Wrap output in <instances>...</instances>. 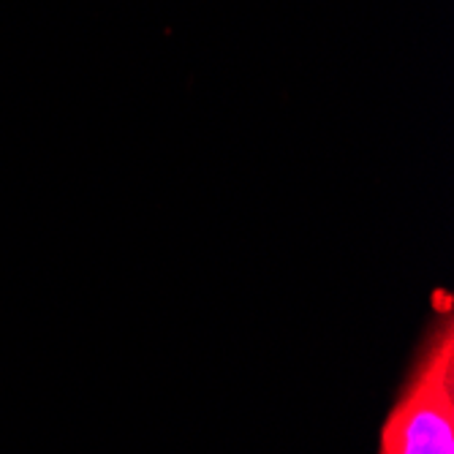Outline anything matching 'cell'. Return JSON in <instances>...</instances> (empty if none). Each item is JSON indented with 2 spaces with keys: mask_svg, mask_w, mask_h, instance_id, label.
Returning a JSON list of instances; mask_svg holds the SVG:
<instances>
[{
  "mask_svg": "<svg viewBox=\"0 0 454 454\" xmlns=\"http://www.w3.org/2000/svg\"><path fill=\"white\" fill-rule=\"evenodd\" d=\"M379 454H454V324L443 313L381 427Z\"/></svg>",
  "mask_w": 454,
  "mask_h": 454,
  "instance_id": "1",
  "label": "cell"
}]
</instances>
